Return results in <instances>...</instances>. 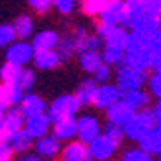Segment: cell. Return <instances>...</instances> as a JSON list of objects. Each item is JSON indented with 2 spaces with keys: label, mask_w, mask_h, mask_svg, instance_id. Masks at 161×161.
I'll list each match as a JSON object with an SVG mask.
<instances>
[{
  "label": "cell",
  "mask_w": 161,
  "mask_h": 161,
  "mask_svg": "<svg viewBox=\"0 0 161 161\" xmlns=\"http://www.w3.org/2000/svg\"><path fill=\"white\" fill-rule=\"evenodd\" d=\"M99 21H105L109 25H122L126 21V6L124 0H109L107 6L103 8V12L99 14Z\"/></svg>",
  "instance_id": "obj_9"
},
{
  "label": "cell",
  "mask_w": 161,
  "mask_h": 161,
  "mask_svg": "<svg viewBox=\"0 0 161 161\" xmlns=\"http://www.w3.org/2000/svg\"><path fill=\"white\" fill-rule=\"evenodd\" d=\"M16 84L24 89V91H29L33 86H35V72H33V70H27V68L24 66V68L19 70V74H18Z\"/></svg>",
  "instance_id": "obj_31"
},
{
  "label": "cell",
  "mask_w": 161,
  "mask_h": 161,
  "mask_svg": "<svg viewBox=\"0 0 161 161\" xmlns=\"http://www.w3.org/2000/svg\"><path fill=\"white\" fill-rule=\"evenodd\" d=\"M16 31H14V25L12 24H2L0 25V47L6 49L8 45H12L16 41Z\"/></svg>",
  "instance_id": "obj_33"
},
{
  "label": "cell",
  "mask_w": 161,
  "mask_h": 161,
  "mask_svg": "<svg viewBox=\"0 0 161 161\" xmlns=\"http://www.w3.org/2000/svg\"><path fill=\"white\" fill-rule=\"evenodd\" d=\"M19 70H21L19 66L6 62L2 68H0V82H2V84H16V80H18V74H19Z\"/></svg>",
  "instance_id": "obj_30"
},
{
  "label": "cell",
  "mask_w": 161,
  "mask_h": 161,
  "mask_svg": "<svg viewBox=\"0 0 161 161\" xmlns=\"http://www.w3.org/2000/svg\"><path fill=\"white\" fill-rule=\"evenodd\" d=\"M155 124L157 122L153 119L152 111H149V109H142V111H136L132 117L122 124V132H124V138L138 142L146 132L153 130Z\"/></svg>",
  "instance_id": "obj_1"
},
{
  "label": "cell",
  "mask_w": 161,
  "mask_h": 161,
  "mask_svg": "<svg viewBox=\"0 0 161 161\" xmlns=\"http://www.w3.org/2000/svg\"><path fill=\"white\" fill-rule=\"evenodd\" d=\"M33 53L35 51H33L31 43H27V41H14L12 45L6 47V62L24 68L27 62H31Z\"/></svg>",
  "instance_id": "obj_7"
},
{
  "label": "cell",
  "mask_w": 161,
  "mask_h": 161,
  "mask_svg": "<svg viewBox=\"0 0 161 161\" xmlns=\"http://www.w3.org/2000/svg\"><path fill=\"white\" fill-rule=\"evenodd\" d=\"M87 149H89L91 161H109V159H113L114 153H117L119 144L113 142L109 136H105L101 132L97 138H93V140L87 144Z\"/></svg>",
  "instance_id": "obj_3"
},
{
  "label": "cell",
  "mask_w": 161,
  "mask_h": 161,
  "mask_svg": "<svg viewBox=\"0 0 161 161\" xmlns=\"http://www.w3.org/2000/svg\"><path fill=\"white\" fill-rule=\"evenodd\" d=\"M24 128V117L18 107H10L4 117L0 119V142H8L12 134H16L18 130Z\"/></svg>",
  "instance_id": "obj_6"
},
{
  "label": "cell",
  "mask_w": 161,
  "mask_h": 161,
  "mask_svg": "<svg viewBox=\"0 0 161 161\" xmlns=\"http://www.w3.org/2000/svg\"><path fill=\"white\" fill-rule=\"evenodd\" d=\"M53 136L60 142H70L76 138V117H64L58 120H53Z\"/></svg>",
  "instance_id": "obj_13"
},
{
  "label": "cell",
  "mask_w": 161,
  "mask_h": 161,
  "mask_svg": "<svg viewBox=\"0 0 161 161\" xmlns=\"http://www.w3.org/2000/svg\"><path fill=\"white\" fill-rule=\"evenodd\" d=\"M12 25H14V31H16V37H18L19 41L29 39V37L33 35V27H35V24H33L31 16H27V14L18 16Z\"/></svg>",
  "instance_id": "obj_22"
},
{
  "label": "cell",
  "mask_w": 161,
  "mask_h": 161,
  "mask_svg": "<svg viewBox=\"0 0 161 161\" xmlns=\"http://www.w3.org/2000/svg\"><path fill=\"white\" fill-rule=\"evenodd\" d=\"M138 147L144 149V152L149 153L152 157L159 155V153H161V134H159L155 128L149 130V132H146L140 140H138Z\"/></svg>",
  "instance_id": "obj_19"
},
{
  "label": "cell",
  "mask_w": 161,
  "mask_h": 161,
  "mask_svg": "<svg viewBox=\"0 0 161 161\" xmlns=\"http://www.w3.org/2000/svg\"><path fill=\"white\" fill-rule=\"evenodd\" d=\"M157 161H161V153H159V155H157Z\"/></svg>",
  "instance_id": "obj_46"
},
{
  "label": "cell",
  "mask_w": 161,
  "mask_h": 161,
  "mask_svg": "<svg viewBox=\"0 0 161 161\" xmlns=\"http://www.w3.org/2000/svg\"><path fill=\"white\" fill-rule=\"evenodd\" d=\"M0 161H14V149L8 142H0Z\"/></svg>",
  "instance_id": "obj_41"
},
{
  "label": "cell",
  "mask_w": 161,
  "mask_h": 161,
  "mask_svg": "<svg viewBox=\"0 0 161 161\" xmlns=\"http://www.w3.org/2000/svg\"><path fill=\"white\" fill-rule=\"evenodd\" d=\"M80 109H82V105L78 103L74 93H64V95H58L51 103V107L47 109V114L53 122V120H58L64 117H76Z\"/></svg>",
  "instance_id": "obj_2"
},
{
  "label": "cell",
  "mask_w": 161,
  "mask_h": 161,
  "mask_svg": "<svg viewBox=\"0 0 161 161\" xmlns=\"http://www.w3.org/2000/svg\"><path fill=\"white\" fill-rule=\"evenodd\" d=\"M58 155H60V161H91L87 144L80 142L78 138L66 142V146L60 147V153Z\"/></svg>",
  "instance_id": "obj_10"
},
{
  "label": "cell",
  "mask_w": 161,
  "mask_h": 161,
  "mask_svg": "<svg viewBox=\"0 0 161 161\" xmlns=\"http://www.w3.org/2000/svg\"><path fill=\"white\" fill-rule=\"evenodd\" d=\"M146 84L149 86V95L155 99H161V72H153L147 78Z\"/></svg>",
  "instance_id": "obj_35"
},
{
  "label": "cell",
  "mask_w": 161,
  "mask_h": 161,
  "mask_svg": "<svg viewBox=\"0 0 161 161\" xmlns=\"http://www.w3.org/2000/svg\"><path fill=\"white\" fill-rule=\"evenodd\" d=\"M101 134V122L93 114H82L76 117V138L84 144H89L93 138Z\"/></svg>",
  "instance_id": "obj_5"
},
{
  "label": "cell",
  "mask_w": 161,
  "mask_h": 161,
  "mask_svg": "<svg viewBox=\"0 0 161 161\" xmlns=\"http://www.w3.org/2000/svg\"><path fill=\"white\" fill-rule=\"evenodd\" d=\"M21 117H31V114H39V113H47V105H45V101L41 95L37 93H24V97H21L19 105H18Z\"/></svg>",
  "instance_id": "obj_15"
},
{
  "label": "cell",
  "mask_w": 161,
  "mask_h": 161,
  "mask_svg": "<svg viewBox=\"0 0 161 161\" xmlns=\"http://www.w3.org/2000/svg\"><path fill=\"white\" fill-rule=\"evenodd\" d=\"M101 132L109 136L113 142H117L120 144L122 142V138H124V132H122V126H117V124H113V122H107L105 124V128H101Z\"/></svg>",
  "instance_id": "obj_34"
},
{
  "label": "cell",
  "mask_w": 161,
  "mask_h": 161,
  "mask_svg": "<svg viewBox=\"0 0 161 161\" xmlns=\"http://www.w3.org/2000/svg\"><path fill=\"white\" fill-rule=\"evenodd\" d=\"M33 146H35V153L41 159H54L56 155L60 153V140H56L53 134H45L37 140H33Z\"/></svg>",
  "instance_id": "obj_11"
},
{
  "label": "cell",
  "mask_w": 161,
  "mask_h": 161,
  "mask_svg": "<svg viewBox=\"0 0 161 161\" xmlns=\"http://www.w3.org/2000/svg\"><path fill=\"white\" fill-rule=\"evenodd\" d=\"M97 86H99V84L95 82V80H84V82L78 86L74 97L78 99V103H80L82 107H87V105H91V103H93Z\"/></svg>",
  "instance_id": "obj_21"
},
{
  "label": "cell",
  "mask_w": 161,
  "mask_h": 161,
  "mask_svg": "<svg viewBox=\"0 0 161 161\" xmlns=\"http://www.w3.org/2000/svg\"><path fill=\"white\" fill-rule=\"evenodd\" d=\"M53 6L58 10L60 14L68 16V14H72V10L76 8V0H53Z\"/></svg>",
  "instance_id": "obj_38"
},
{
  "label": "cell",
  "mask_w": 161,
  "mask_h": 161,
  "mask_svg": "<svg viewBox=\"0 0 161 161\" xmlns=\"http://www.w3.org/2000/svg\"><path fill=\"white\" fill-rule=\"evenodd\" d=\"M24 130L31 140L45 136L51 132V119L47 113H39V114H31V117L24 119Z\"/></svg>",
  "instance_id": "obj_8"
},
{
  "label": "cell",
  "mask_w": 161,
  "mask_h": 161,
  "mask_svg": "<svg viewBox=\"0 0 161 161\" xmlns=\"http://www.w3.org/2000/svg\"><path fill=\"white\" fill-rule=\"evenodd\" d=\"M109 0H82V12L89 18H99Z\"/></svg>",
  "instance_id": "obj_29"
},
{
  "label": "cell",
  "mask_w": 161,
  "mask_h": 161,
  "mask_svg": "<svg viewBox=\"0 0 161 161\" xmlns=\"http://www.w3.org/2000/svg\"><path fill=\"white\" fill-rule=\"evenodd\" d=\"M109 78H111V66H107V64L101 62L97 66V70L93 72V80H95L97 84H107Z\"/></svg>",
  "instance_id": "obj_37"
},
{
  "label": "cell",
  "mask_w": 161,
  "mask_h": 161,
  "mask_svg": "<svg viewBox=\"0 0 161 161\" xmlns=\"http://www.w3.org/2000/svg\"><path fill=\"white\" fill-rule=\"evenodd\" d=\"M51 161H56V159H51Z\"/></svg>",
  "instance_id": "obj_47"
},
{
  "label": "cell",
  "mask_w": 161,
  "mask_h": 161,
  "mask_svg": "<svg viewBox=\"0 0 161 161\" xmlns=\"http://www.w3.org/2000/svg\"><path fill=\"white\" fill-rule=\"evenodd\" d=\"M10 107H8V103H6V99H4V87H2V84H0V119L4 117V113L8 111Z\"/></svg>",
  "instance_id": "obj_42"
},
{
  "label": "cell",
  "mask_w": 161,
  "mask_h": 161,
  "mask_svg": "<svg viewBox=\"0 0 161 161\" xmlns=\"http://www.w3.org/2000/svg\"><path fill=\"white\" fill-rule=\"evenodd\" d=\"M155 130H157V132L161 134V122H157V124H155Z\"/></svg>",
  "instance_id": "obj_45"
},
{
  "label": "cell",
  "mask_w": 161,
  "mask_h": 161,
  "mask_svg": "<svg viewBox=\"0 0 161 161\" xmlns=\"http://www.w3.org/2000/svg\"><path fill=\"white\" fill-rule=\"evenodd\" d=\"M124 66H130L136 68V70H152V53L149 49H140V51H134V53H124V58H122Z\"/></svg>",
  "instance_id": "obj_17"
},
{
  "label": "cell",
  "mask_w": 161,
  "mask_h": 161,
  "mask_svg": "<svg viewBox=\"0 0 161 161\" xmlns=\"http://www.w3.org/2000/svg\"><path fill=\"white\" fill-rule=\"evenodd\" d=\"M19 161H41V157L39 155H24Z\"/></svg>",
  "instance_id": "obj_44"
},
{
  "label": "cell",
  "mask_w": 161,
  "mask_h": 161,
  "mask_svg": "<svg viewBox=\"0 0 161 161\" xmlns=\"http://www.w3.org/2000/svg\"><path fill=\"white\" fill-rule=\"evenodd\" d=\"M146 82H147V74L144 70H136V68H130V66L120 64V70L117 72V87L120 91L144 87Z\"/></svg>",
  "instance_id": "obj_4"
},
{
  "label": "cell",
  "mask_w": 161,
  "mask_h": 161,
  "mask_svg": "<svg viewBox=\"0 0 161 161\" xmlns=\"http://www.w3.org/2000/svg\"><path fill=\"white\" fill-rule=\"evenodd\" d=\"M120 99V89L117 86H109V84H99L97 89H95V97H93V103L97 109H103L105 111L109 105H113L114 101Z\"/></svg>",
  "instance_id": "obj_12"
},
{
  "label": "cell",
  "mask_w": 161,
  "mask_h": 161,
  "mask_svg": "<svg viewBox=\"0 0 161 161\" xmlns=\"http://www.w3.org/2000/svg\"><path fill=\"white\" fill-rule=\"evenodd\" d=\"M8 144H10V147L14 149V153H24V152H27L29 147H33V140L25 134L24 128L18 130L16 134H12V138L8 140Z\"/></svg>",
  "instance_id": "obj_25"
},
{
  "label": "cell",
  "mask_w": 161,
  "mask_h": 161,
  "mask_svg": "<svg viewBox=\"0 0 161 161\" xmlns=\"http://www.w3.org/2000/svg\"><path fill=\"white\" fill-rule=\"evenodd\" d=\"M134 113H136L134 109H130L122 99H119V101H114L113 105H109L105 109V117H107V122H113V124H117V126H122Z\"/></svg>",
  "instance_id": "obj_16"
},
{
  "label": "cell",
  "mask_w": 161,
  "mask_h": 161,
  "mask_svg": "<svg viewBox=\"0 0 161 161\" xmlns=\"http://www.w3.org/2000/svg\"><path fill=\"white\" fill-rule=\"evenodd\" d=\"M27 4L35 10L37 14H47L53 6V0H27Z\"/></svg>",
  "instance_id": "obj_39"
},
{
  "label": "cell",
  "mask_w": 161,
  "mask_h": 161,
  "mask_svg": "<svg viewBox=\"0 0 161 161\" xmlns=\"http://www.w3.org/2000/svg\"><path fill=\"white\" fill-rule=\"evenodd\" d=\"M120 161H153V157L140 147H130L120 155Z\"/></svg>",
  "instance_id": "obj_32"
},
{
  "label": "cell",
  "mask_w": 161,
  "mask_h": 161,
  "mask_svg": "<svg viewBox=\"0 0 161 161\" xmlns=\"http://www.w3.org/2000/svg\"><path fill=\"white\" fill-rule=\"evenodd\" d=\"M56 54H58V58L60 62H66V60H70L72 58V54L76 53L74 51V43H72V37H60L58 39V45H56Z\"/></svg>",
  "instance_id": "obj_28"
},
{
  "label": "cell",
  "mask_w": 161,
  "mask_h": 161,
  "mask_svg": "<svg viewBox=\"0 0 161 161\" xmlns=\"http://www.w3.org/2000/svg\"><path fill=\"white\" fill-rule=\"evenodd\" d=\"M101 47H103V41H101L97 35H87L84 51H99ZM84 51H82V53H84Z\"/></svg>",
  "instance_id": "obj_40"
},
{
  "label": "cell",
  "mask_w": 161,
  "mask_h": 161,
  "mask_svg": "<svg viewBox=\"0 0 161 161\" xmlns=\"http://www.w3.org/2000/svg\"><path fill=\"white\" fill-rule=\"evenodd\" d=\"M124 39H126V29L122 25H113L109 29V33L103 37V45H105V47L122 49L124 47Z\"/></svg>",
  "instance_id": "obj_24"
},
{
  "label": "cell",
  "mask_w": 161,
  "mask_h": 161,
  "mask_svg": "<svg viewBox=\"0 0 161 161\" xmlns=\"http://www.w3.org/2000/svg\"><path fill=\"white\" fill-rule=\"evenodd\" d=\"M149 111H152L155 122H161V99H157V103L153 105V109H149Z\"/></svg>",
  "instance_id": "obj_43"
},
{
  "label": "cell",
  "mask_w": 161,
  "mask_h": 161,
  "mask_svg": "<svg viewBox=\"0 0 161 161\" xmlns=\"http://www.w3.org/2000/svg\"><path fill=\"white\" fill-rule=\"evenodd\" d=\"M86 39H87V31L84 27H76L74 29V35H72V43H74V51L80 54L86 47Z\"/></svg>",
  "instance_id": "obj_36"
},
{
  "label": "cell",
  "mask_w": 161,
  "mask_h": 161,
  "mask_svg": "<svg viewBox=\"0 0 161 161\" xmlns=\"http://www.w3.org/2000/svg\"><path fill=\"white\" fill-rule=\"evenodd\" d=\"M101 51H84L80 53V66L87 74H93L97 70V66L101 64Z\"/></svg>",
  "instance_id": "obj_23"
},
{
  "label": "cell",
  "mask_w": 161,
  "mask_h": 161,
  "mask_svg": "<svg viewBox=\"0 0 161 161\" xmlns=\"http://www.w3.org/2000/svg\"><path fill=\"white\" fill-rule=\"evenodd\" d=\"M124 58V51L122 49H114V47H105L103 45V51H101V60L103 64L107 66H120Z\"/></svg>",
  "instance_id": "obj_26"
},
{
  "label": "cell",
  "mask_w": 161,
  "mask_h": 161,
  "mask_svg": "<svg viewBox=\"0 0 161 161\" xmlns=\"http://www.w3.org/2000/svg\"><path fill=\"white\" fill-rule=\"evenodd\" d=\"M2 87H4V99L8 103V107H18L25 91L18 84H2Z\"/></svg>",
  "instance_id": "obj_27"
},
{
  "label": "cell",
  "mask_w": 161,
  "mask_h": 161,
  "mask_svg": "<svg viewBox=\"0 0 161 161\" xmlns=\"http://www.w3.org/2000/svg\"><path fill=\"white\" fill-rule=\"evenodd\" d=\"M60 35L53 29H43L39 33H35V39L31 41V47L33 51H43V49H56L58 45Z\"/></svg>",
  "instance_id": "obj_20"
},
{
  "label": "cell",
  "mask_w": 161,
  "mask_h": 161,
  "mask_svg": "<svg viewBox=\"0 0 161 161\" xmlns=\"http://www.w3.org/2000/svg\"><path fill=\"white\" fill-rule=\"evenodd\" d=\"M31 60H33V64H35V68H39V70H54V68H58L62 64L54 49L35 51Z\"/></svg>",
  "instance_id": "obj_18"
},
{
  "label": "cell",
  "mask_w": 161,
  "mask_h": 161,
  "mask_svg": "<svg viewBox=\"0 0 161 161\" xmlns=\"http://www.w3.org/2000/svg\"><path fill=\"white\" fill-rule=\"evenodd\" d=\"M120 99L134 111H142L149 107V101H152V95L149 91H146L144 87L138 89H128V91H120Z\"/></svg>",
  "instance_id": "obj_14"
}]
</instances>
